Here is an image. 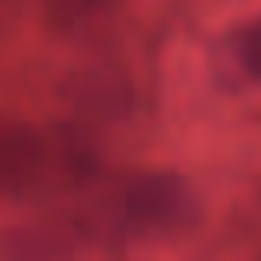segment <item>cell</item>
Here are the masks:
<instances>
[{
	"label": "cell",
	"mask_w": 261,
	"mask_h": 261,
	"mask_svg": "<svg viewBox=\"0 0 261 261\" xmlns=\"http://www.w3.org/2000/svg\"><path fill=\"white\" fill-rule=\"evenodd\" d=\"M122 0H43L46 17L57 30L80 33L89 27H99L119 10Z\"/></svg>",
	"instance_id": "7a4b0ae2"
},
{
	"label": "cell",
	"mask_w": 261,
	"mask_h": 261,
	"mask_svg": "<svg viewBox=\"0 0 261 261\" xmlns=\"http://www.w3.org/2000/svg\"><path fill=\"white\" fill-rule=\"evenodd\" d=\"M235 57L251 80H261V17L235 37Z\"/></svg>",
	"instance_id": "3957f363"
},
{
	"label": "cell",
	"mask_w": 261,
	"mask_h": 261,
	"mask_svg": "<svg viewBox=\"0 0 261 261\" xmlns=\"http://www.w3.org/2000/svg\"><path fill=\"white\" fill-rule=\"evenodd\" d=\"M189 208V189L172 175H139L122 192V215H126V225L136 231L178 228Z\"/></svg>",
	"instance_id": "6da1fadb"
}]
</instances>
